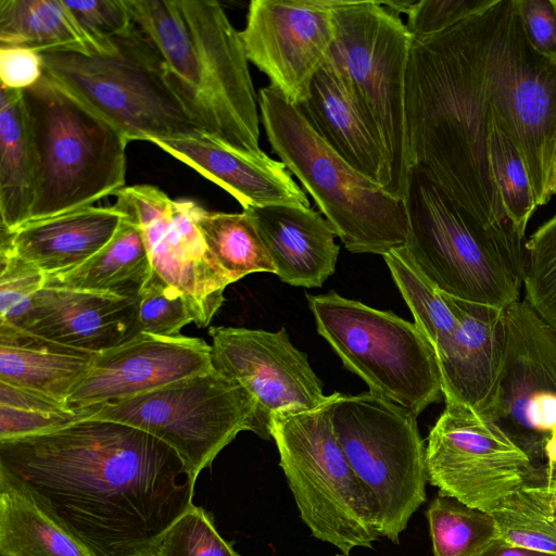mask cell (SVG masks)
<instances>
[{
	"label": "cell",
	"instance_id": "21",
	"mask_svg": "<svg viewBox=\"0 0 556 556\" xmlns=\"http://www.w3.org/2000/svg\"><path fill=\"white\" fill-rule=\"evenodd\" d=\"M298 108L334 152L391 194V167L380 132L349 77L330 55Z\"/></svg>",
	"mask_w": 556,
	"mask_h": 556
},
{
	"label": "cell",
	"instance_id": "16",
	"mask_svg": "<svg viewBox=\"0 0 556 556\" xmlns=\"http://www.w3.org/2000/svg\"><path fill=\"white\" fill-rule=\"evenodd\" d=\"M216 370L239 382L256 401L254 433L270 438L271 418L313 409L329 395L305 353L290 341L285 328L276 332L241 327H211Z\"/></svg>",
	"mask_w": 556,
	"mask_h": 556
},
{
	"label": "cell",
	"instance_id": "47",
	"mask_svg": "<svg viewBox=\"0 0 556 556\" xmlns=\"http://www.w3.org/2000/svg\"><path fill=\"white\" fill-rule=\"evenodd\" d=\"M549 194H551V197L553 194H556V151H555V156H554L551 177H549Z\"/></svg>",
	"mask_w": 556,
	"mask_h": 556
},
{
	"label": "cell",
	"instance_id": "39",
	"mask_svg": "<svg viewBox=\"0 0 556 556\" xmlns=\"http://www.w3.org/2000/svg\"><path fill=\"white\" fill-rule=\"evenodd\" d=\"M495 0H419L407 13L413 41L432 37L490 8Z\"/></svg>",
	"mask_w": 556,
	"mask_h": 556
},
{
	"label": "cell",
	"instance_id": "31",
	"mask_svg": "<svg viewBox=\"0 0 556 556\" xmlns=\"http://www.w3.org/2000/svg\"><path fill=\"white\" fill-rule=\"evenodd\" d=\"M434 556H476L500 536L488 511L438 495L426 511Z\"/></svg>",
	"mask_w": 556,
	"mask_h": 556
},
{
	"label": "cell",
	"instance_id": "34",
	"mask_svg": "<svg viewBox=\"0 0 556 556\" xmlns=\"http://www.w3.org/2000/svg\"><path fill=\"white\" fill-rule=\"evenodd\" d=\"M490 165L507 217L520 233L526 235L528 222L538 205L519 151L498 130L490 137Z\"/></svg>",
	"mask_w": 556,
	"mask_h": 556
},
{
	"label": "cell",
	"instance_id": "27",
	"mask_svg": "<svg viewBox=\"0 0 556 556\" xmlns=\"http://www.w3.org/2000/svg\"><path fill=\"white\" fill-rule=\"evenodd\" d=\"M150 273L141 228L125 216L105 247L73 269L46 276L43 287L137 299Z\"/></svg>",
	"mask_w": 556,
	"mask_h": 556
},
{
	"label": "cell",
	"instance_id": "18",
	"mask_svg": "<svg viewBox=\"0 0 556 556\" xmlns=\"http://www.w3.org/2000/svg\"><path fill=\"white\" fill-rule=\"evenodd\" d=\"M214 368L212 346L202 338L139 332L93 355L66 402L73 409L102 406L159 389Z\"/></svg>",
	"mask_w": 556,
	"mask_h": 556
},
{
	"label": "cell",
	"instance_id": "23",
	"mask_svg": "<svg viewBox=\"0 0 556 556\" xmlns=\"http://www.w3.org/2000/svg\"><path fill=\"white\" fill-rule=\"evenodd\" d=\"M125 216L115 205H91L28 222L13 231L1 228L0 254L13 255L45 276L70 270L105 247Z\"/></svg>",
	"mask_w": 556,
	"mask_h": 556
},
{
	"label": "cell",
	"instance_id": "7",
	"mask_svg": "<svg viewBox=\"0 0 556 556\" xmlns=\"http://www.w3.org/2000/svg\"><path fill=\"white\" fill-rule=\"evenodd\" d=\"M43 72L127 140L153 142L201 129L149 38L134 24L103 52H40ZM202 130V129H201Z\"/></svg>",
	"mask_w": 556,
	"mask_h": 556
},
{
	"label": "cell",
	"instance_id": "48",
	"mask_svg": "<svg viewBox=\"0 0 556 556\" xmlns=\"http://www.w3.org/2000/svg\"><path fill=\"white\" fill-rule=\"evenodd\" d=\"M337 556H349V555H345V554H341V555H337Z\"/></svg>",
	"mask_w": 556,
	"mask_h": 556
},
{
	"label": "cell",
	"instance_id": "29",
	"mask_svg": "<svg viewBox=\"0 0 556 556\" xmlns=\"http://www.w3.org/2000/svg\"><path fill=\"white\" fill-rule=\"evenodd\" d=\"M0 556H92L29 497L0 482Z\"/></svg>",
	"mask_w": 556,
	"mask_h": 556
},
{
	"label": "cell",
	"instance_id": "43",
	"mask_svg": "<svg viewBox=\"0 0 556 556\" xmlns=\"http://www.w3.org/2000/svg\"><path fill=\"white\" fill-rule=\"evenodd\" d=\"M42 75L40 52L20 47H0L1 87L23 91L36 85Z\"/></svg>",
	"mask_w": 556,
	"mask_h": 556
},
{
	"label": "cell",
	"instance_id": "19",
	"mask_svg": "<svg viewBox=\"0 0 556 556\" xmlns=\"http://www.w3.org/2000/svg\"><path fill=\"white\" fill-rule=\"evenodd\" d=\"M152 143L225 189L243 210L274 204L311 207L287 166L262 150L238 149L201 129Z\"/></svg>",
	"mask_w": 556,
	"mask_h": 556
},
{
	"label": "cell",
	"instance_id": "24",
	"mask_svg": "<svg viewBox=\"0 0 556 556\" xmlns=\"http://www.w3.org/2000/svg\"><path fill=\"white\" fill-rule=\"evenodd\" d=\"M245 211L254 220L278 278L288 285L321 287L334 273L337 233L312 207L274 204Z\"/></svg>",
	"mask_w": 556,
	"mask_h": 556
},
{
	"label": "cell",
	"instance_id": "25",
	"mask_svg": "<svg viewBox=\"0 0 556 556\" xmlns=\"http://www.w3.org/2000/svg\"><path fill=\"white\" fill-rule=\"evenodd\" d=\"M93 355L0 325V381L14 387L66 402Z\"/></svg>",
	"mask_w": 556,
	"mask_h": 556
},
{
	"label": "cell",
	"instance_id": "26",
	"mask_svg": "<svg viewBox=\"0 0 556 556\" xmlns=\"http://www.w3.org/2000/svg\"><path fill=\"white\" fill-rule=\"evenodd\" d=\"M37 159L22 90L0 89V217L13 231L29 220Z\"/></svg>",
	"mask_w": 556,
	"mask_h": 556
},
{
	"label": "cell",
	"instance_id": "12",
	"mask_svg": "<svg viewBox=\"0 0 556 556\" xmlns=\"http://www.w3.org/2000/svg\"><path fill=\"white\" fill-rule=\"evenodd\" d=\"M256 401L215 369L98 408L91 419L140 429L172 447L192 477L241 431H255Z\"/></svg>",
	"mask_w": 556,
	"mask_h": 556
},
{
	"label": "cell",
	"instance_id": "3",
	"mask_svg": "<svg viewBox=\"0 0 556 556\" xmlns=\"http://www.w3.org/2000/svg\"><path fill=\"white\" fill-rule=\"evenodd\" d=\"M202 130L258 152L260 115L238 31L214 0H125Z\"/></svg>",
	"mask_w": 556,
	"mask_h": 556
},
{
	"label": "cell",
	"instance_id": "9",
	"mask_svg": "<svg viewBox=\"0 0 556 556\" xmlns=\"http://www.w3.org/2000/svg\"><path fill=\"white\" fill-rule=\"evenodd\" d=\"M306 298L318 333L369 392L415 416L444 397L435 350L415 323L333 291Z\"/></svg>",
	"mask_w": 556,
	"mask_h": 556
},
{
	"label": "cell",
	"instance_id": "49",
	"mask_svg": "<svg viewBox=\"0 0 556 556\" xmlns=\"http://www.w3.org/2000/svg\"><path fill=\"white\" fill-rule=\"evenodd\" d=\"M554 1H555V3H556V0H554Z\"/></svg>",
	"mask_w": 556,
	"mask_h": 556
},
{
	"label": "cell",
	"instance_id": "28",
	"mask_svg": "<svg viewBox=\"0 0 556 556\" xmlns=\"http://www.w3.org/2000/svg\"><path fill=\"white\" fill-rule=\"evenodd\" d=\"M109 45L96 41L63 0H0V47L98 53Z\"/></svg>",
	"mask_w": 556,
	"mask_h": 556
},
{
	"label": "cell",
	"instance_id": "6",
	"mask_svg": "<svg viewBox=\"0 0 556 556\" xmlns=\"http://www.w3.org/2000/svg\"><path fill=\"white\" fill-rule=\"evenodd\" d=\"M23 96L37 159L28 222L91 206L125 187L128 142L113 125L45 72Z\"/></svg>",
	"mask_w": 556,
	"mask_h": 556
},
{
	"label": "cell",
	"instance_id": "13",
	"mask_svg": "<svg viewBox=\"0 0 556 556\" xmlns=\"http://www.w3.org/2000/svg\"><path fill=\"white\" fill-rule=\"evenodd\" d=\"M426 465L439 495L488 513L541 471L491 417L455 400L429 432Z\"/></svg>",
	"mask_w": 556,
	"mask_h": 556
},
{
	"label": "cell",
	"instance_id": "1",
	"mask_svg": "<svg viewBox=\"0 0 556 556\" xmlns=\"http://www.w3.org/2000/svg\"><path fill=\"white\" fill-rule=\"evenodd\" d=\"M405 123L409 169L424 173L485 225L514 226L491 170L494 130L519 151L535 203L549 201L556 63L530 46L517 0H495L442 33L413 41Z\"/></svg>",
	"mask_w": 556,
	"mask_h": 556
},
{
	"label": "cell",
	"instance_id": "4",
	"mask_svg": "<svg viewBox=\"0 0 556 556\" xmlns=\"http://www.w3.org/2000/svg\"><path fill=\"white\" fill-rule=\"evenodd\" d=\"M404 204L409 235L396 252L440 292L505 309L519 301L526 237L514 226L485 225L410 168Z\"/></svg>",
	"mask_w": 556,
	"mask_h": 556
},
{
	"label": "cell",
	"instance_id": "30",
	"mask_svg": "<svg viewBox=\"0 0 556 556\" xmlns=\"http://www.w3.org/2000/svg\"><path fill=\"white\" fill-rule=\"evenodd\" d=\"M207 249L231 283L254 273L276 274L252 217L242 213L201 211L198 219Z\"/></svg>",
	"mask_w": 556,
	"mask_h": 556
},
{
	"label": "cell",
	"instance_id": "37",
	"mask_svg": "<svg viewBox=\"0 0 556 556\" xmlns=\"http://www.w3.org/2000/svg\"><path fill=\"white\" fill-rule=\"evenodd\" d=\"M155 556H239L210 515L192 505L164 534Z\"/></svg>",
	"mask_w": 556,
	"mask_h": 556
},
{
	"label": "cell",
	"instance_id": "15",
	"mask_svg": "<svg viewBox=\"0 0 556 556\" xmlns=\"http://www.w3.org/2000/svg\"><path fill=\"white\" fill-rule=\"evenodd\" d=\"M115 206L141 228L151 270L186 299L198 327H206L231 282L211 254L192 201H174L150 185L124 187Z\"/></svg>",
	"mask_w": 556,
	"mask_h": 556
},
{
	"label": "cell",
	"instance_id": "22",
	"mask_svg": "<svg viewBox=\"0 0 556 556\" xmlns=\"http://www.w3.org/2000/svg\"><path fill=\"white\" fill-rule=\"evenodd\" d=\"M442 294L458 320L454 337L437 352L444 400L484 412L502 369L505 309Z\"/></svg>",
	"mask_w": 556,
	"mask_h": 556
},
{
	"label": "cell",
	"instance_id": "41",
	"mask_svg": "<svg viewBox=\"0 0 556 556\" xmlns=\"http://www.w3.org/2000/svg\"><path fill=\"white\" fill-rule=\"evenodd\" d=\"M100 406L74 413L49 414L0 406V441L38 434L90 418Z\"/></svg>",
	"mask_w": 556,
	"mask_h": 556
},
{
	"label": "cell",
	"instance_id": "20",
	"mask_svg": "<svg viewBox=\"0 0 556 556\" xmlns=\"http://www.w3.org/2000/svg\"><path fill=\"white\" fill-rule=\"evenodd\" d=\"M14 329L97 354L140 332L137 299L43 287Z\"/></svg>",
	"mask_w": 556,
	"mask_h": 556
},
{
	"label": "cell",
	"instance_id": "46",
	"mask_svg": "<svg viewBox=\"0 0 556 556\" xmlns=\"http://www.w3.org/2000/svg\"><path fill=\"white\" fill-rule=\"evenodd\" d=\"M476 556H556L508 543L496 538Z\"/></svg>",
	"mask_w": 556,
	"mask_h": 556
},
{
	"label": "cell",
	"instance_id": "38",
	"mask_svg": "<svg viewBox=\"0 0 556 556\" xmlns=\"http://www.w3.org/2000/svg\"><path fill=\"white\" fill-rule=\"evenodd\" d=\"M45 274L20 258L0 254V325L16 328L45 286Z\"/></svg>",
	"mask_w": 556,
	"mask_h": 556
},
{
	"label": "cell",
	"instance_id": "10",
	"mask_svg": "<svg viewBox=\"0 0 556 556\" xmlns=\"http://www.w3.org/2000/svg\"><path fill=\"white\" fill-rule=\"evenodd\" d=\"M410 410L371 392L339 393L333 425L372 504L377 530L393 543L426 502V445Z\"/></svg>",
	"mask_w": 556,
	"mask_h": 556
},
{
	"label": "cell",
	"instance_id": "11",
	"mask_svg": "<svg viewBox=\"0 0 556 556\" xmlns=\"http://www.w3.org/2000/svg\"><path fill=\"white\" fill-rule=\"evenodd\" d=\"M330 58L349 77L382 138L392 176L391 194L403 200L408 177L405 88L413 39L381 1L332 0Z\"/></svg>",
	"mask_w": 556,
	"mask_h": 556
},
{
	"label": "cell",
	"instance_id": "40",
	"mask_svg": "<svg viewBox=\"0 0 556 556\" xmlns=\"http://www.w3.org/2000/svg\"><path fill=\"white\" fill-rule=\"evenodd\" d=\"M80 26L99 43L134 26L125 0H63Z\"/></svg>",
	"mask_w": 556,
	"mask_h": 556
},
{
	"label": "cell",
	"instance_id": "42",
	"mask_svg": "<svg viewBox=\"0 0 556 556\" xmlns=\"http://www.w3.org/2000/svg\"><path fill=\"white\" fill-rule=\"evenodd\" d=\"M530 46L556 63V3L554 0H517Z\"/></svg>",
	"mask_w": 556,
	"mask_h": 556
},
{
	"label": "cell",
	"instance_id": "45",
	"mask_svg": "<svg viewBox=\"0 0 556 556\" xmlns=\"http://www.w3.org/2000/svg\"><path fill=\"white\" fill-rule=\"evenodd\" d=\"M529 484L556 517V466L544 465L539 478Z\"/></svg>",
	"mask_w": 556,
	"mask_h": 556
},
{
	"label": "cell",
	"instance_id": "36",
	"mask_svg": "<svg viewBox=\"0 0 556 556\" xmlns=\"http://www.w3.org/2000/svg\"><path fill=\"white\" fill-rule=\"evenodd\" d=\"M140 332L160 337H179L180 330L194 323L186 299L151 270L137 298Z\"/></svg>",
	"mask_w": 556,
	"mask_h": 556
},
{
	"label": "cell",
	"instance_id": "33",
	"mask_svg": "<svg viewBox=\"0 0 556 556\" xmlns=\"http://www.w3.org/2000/svg\"><path fill=\"white\" fill-rule=\"evenodd\" d=\"M500 538L510 544L556 555V517L528 483L491 511Z\"/></svg>",
	"mask_w": 556,
	"mask_h": 556
},
{
	"label": "cell",
	"instance_id": "44",
	"mask_svg": "<svg viewBox=\"0 0 556 556\" xmlns=\"http://www.w3.org/2000/svg\"><path fill=\"white\" fill-rule=\"evenodd\" d=\"M0 406L49 414L74 413L66 402L0 381Z\"/></svg>",
	"mask_w": 556,
	"mask_h": 556
},
{
	"label": "cell",
	"instance_id": "32",
	"mask_svg": "<svg viewBox=\"0 0 556 556\" xmlns=\"http://www.w3.org/2000/svg\"><path fill=\"white\" fill-rule=\"evenodd\" d=\"M383 258L416 326L430 340L437 353L453 338L458 327L457 317L443 294L396 251L386 254Z\"/></svg>",
	"mask_w": 556,
	"mask_h": 556
},
{
	"label": "cell",
	"instance_id": "5",
	"mask_svg": "<svg viewBox=\"0 0 556 556\" xmlns=\"http://www.w3.org/2000/svg\"><path fill=\"white\" fill-rule=\"evenodd\" d=\"M261 122L273 151L313 198L345 249L384 256L405 247L404 201L355 170L277 88L260 90Z\"/></svg>",
	"mask_w": 556,
	"mask_h": 556
},
{
	"label": "cell",
	"instance_id": "2",
	"mask_svg": "<svg viewBox=\"0 0 556 556\" xmlns=\"http://www.w3.org/2000/svg\"><path fill=\"white\" fill-rule=\"evenodd\" d=\"M195 481L172 447L116 421L87 418L0 441V482L92 556H155L193 505Z\"/></svg>",
	"mask_w": 556,
	"mask_h": 556
},
{
	"label": "cell",
	"instance_id": "14",
	"mask_svg": "<svg viewBox=\"0 0 556 556\" xmlns=\"http://www.w3.org/2000/svg\"><path fill=\"white\" fill-rule=\"evenodd\" d=\"M506 344L483 412L534 460L556 465V330L527 301L505 308Z\"/></svg>",
	"mask_w": 556,
	"mask_h": 556
},
{
	"label": "cell",
	"instance_id": "17",
	"mask_svg": "<svg viewBox=\"0 0 556 556\" xmlns=\"http://www.w3.org/2000/svg\"><path fill=\"white\" fill-rule=\"evenodd\" d=\"M240 37L249 62L299 105L332 48V0H252Z\"/></svg>",
	"mask_w": 556,
	"mask_h": 556
},
{
	"label": "cell",
	"instance_id": "35",
	"mask_svg": "<svg viewBox=\"0 0 556 556\" xmlns=\"http://www.w3.org/2000/svg\"><path fill=\"white\" fill-rule=\"evenodd\" d=\"M527 303L556 330V215L527 240Z\"/></svg>",
	"mask_w": 556,
	"mask_h": 556
},
{
	"label": "cell",
	"instance_id": "8",
	"mask_svg": "<svg viewBox=\"0 0 556 556\" xmlns=\"http://www.w3.org/2000/svg\"><path fill=\"white\" fill-rule=\"evenodd\" d=\"M338 394L316 408L274 416L270 437L301 519L316 539L349 555L380 535L370 498L336 433Z\"/></svg>",
	"mask_w": 556,
	"mask_h": 556
}]
</instances>
